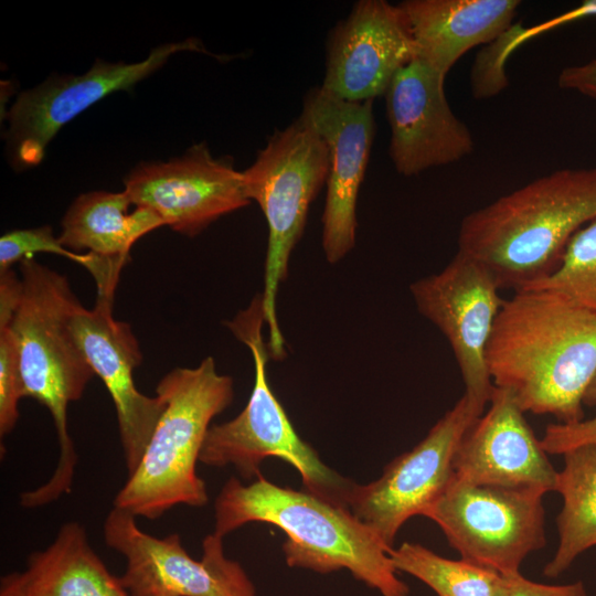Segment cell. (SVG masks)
<instances>
[{
  "label": "cell",
  "instance_id": "1",
  "mask_svg": "<svg viewBox=\"0 0 596 596\" xmlns=\"http://www.w3.org/2000/svg\"><path fill=\"white\" fill-rule=\"evenodd\" d=\"M486 360L493 385L524 413L577 423L596 375V315L555 291L515 290L501 306Z\"/></svg>",
  "mask_w": 596,
  "mask_h": 596
},
{
  "label": "cell",
  "instance_id": "2",
  "mask_svg": "<svg viewBox=\"0 0 596 596\" xmlns=\"http://www.w3.org/2000/svg\"><path fill=\"white\" fill-rule=\"evenodd\" d=\"M214 519V533L222 538L249 522L277 526L286 534L283 551L290 567L320 574L344 568L382 596H409L392 549L348 508L306 490L277 486L262 473L248 485L232 477L215 499Z\"/></svg>",
  "mask_w": 596,
  "mask_h": 596
},
{
  "label": "cell",
  "instance_id": "3",
  "mask_svg": "<svg viewBox=\"0 0 596 596\" xmlns=\"http://www.w3.org/2000/svg\"><path fill=\"white\" fill-rule=\"evenodd\" d=\"M596 220V168L538 178L466 215L458 252L481 263L500 289L549 277L572 237Z\"/></svg>",
  "mask_w": 596,
  "mask_h": 596
},
{
  "label": "cell",
  "instance_id": "4",
  "mask_svg": "<svg viewBox=\"0 0 596 596\" xmlns=\"http://www.w3.org/2000/svg\"><path fill=\"white\" fill-rule=\"evenodd\" d=\"M20 270L21 297L9 327L19 348L22 394L47 408L60 449L50 479L20 496L22 507L39 508L71 492L78 457L67 408L83 396L95 373L72 330L82 304L67 278L34 257L21 260Z\"/></svg>",
  "mask_w": 596,
  "mask_h": 596
},
{
  "label": "cell",
  "instance_id": "5",
  "mask_svg": "<svg viewBox=\"0 0 596 596\" xmlns=\"http://www.w3.org/2000/svg\"><path fill=\"white\" fill-rule=\"evenodd\" d=\"M156 393L166 408L136 470L114 499L115 508L148 520H157L179 504L207 503L196 465L212 419L233 402L234 385L207 356L195 368L171 370Z\"/></svg>",
  "mask_w": 596,
  "mask_h": 596
},
{
  "label": "cell",
  "instance_id": "6",
  "mask_svg": "<svg viewBox=\"0 0 596 596\" xmlns=\"http://www.w3.org/2000/svg\"><path fill=\"white\" fill-rule=\"evenodd\" d=\"M265 323L260 295L226 322L252 352L254 385L245 408L235 418L211 425L199 461L214 468L233 466L242 478L249 480L260 473L265 459L275 457L299 472L304 490L347 508L354 482L323 464L318 453L300 438L268 384L269 352L262 333Z\"/></svg>",
  "mask_w": 596,
  "mask_h": 596
},
{
  "label": "cell",
  "instance_id": "7",
  "mask_svg": "<svg viewBox=\"0 0 596 596\" xmlns=\"http://www.w3.org/2000/svg\"><path fill=\"white\" fill-rule=\"evenodd\" d=\"M329 166L326 141L300 114L285 129L276 130L255 162L242 171L246 196L258 203L268 225L260 298L269 331L267 348L274 360L285 356L277 294L288 275L289 258L304 232L309 206L327 182Z\"/></svg>",
  "mask_w": 596,
  "mask_h": 596
},
{
  "label": "cell",
  "instance_id": "8",
  "mask_svg": "<svg viewBox=\"0 0 596 596\" xmlns=\"http://www.w3.org/2000/svg\"><path fill=\"white\" fill-rule=\"evenodd\" d=\"M532 488L473 485L451 479L424 512L460 558L505 575L546 544L543 497Z\"/></svg>",
  "mask_w": 596,
  "mask_h": 596
},
{
  "label": "cell",
  "instance_id": "9",
  "mask_svg": "<svg viewBox=\"0 0 596 596\" xmlns=\"http://www.w3.org/2000/svg\"><path fill=\"white\" fill-rule=\"evenodd\" d=\"M485 411L462 395L411 450L376 480L353 483L347 508L389 547L412 517L422 515L447 489L461 438Z\"/></svg>",
  "mask_w": 596,
  "mask_h": 596
},
{
  "label": "cell",
  "instance_id": "10",
  "mask_svg": "<svg viewBox=\"0 0 596 596\" xmlns=\"http://www.w3.org/2000/svg\"><path fill=\"white\" fill-rule=\"evenodd\" d=\"M108 547L126 561L121 585L130 596H256L242 567L224 554L223 538L203 540V555L194 560L179 534L158 538L143 532L131 513L113 508L104 522Z\"/></svg>",
  "mask_w": 596,
  "mask_h": 596
},
{
  "label": "cell",
  "instance_id": "11",
  "mask_svg": "<svg viewBox=\"0 0 596 596\" xmlns=\"http://www.w3.org/2000/svg\"><path fill=\"white\" fill-rule=\"evenodd\" d=\"M181 51L209 53L201 41L187 39L160 45L136 63L97 58L85 74L51 75L42 84L20 93L8 113L6 134L12 167L23 170L41 163L46 146L65 124L105 96L130 89Z\"/></svg>",
  "mask_w": 596,
  "mask_h": 596
},
{
  "label": "cell",
  "instance_id": "12",
  "mask_svg": "<svg viewBox=\"0 0 596 596\" xmlns=\"http://www.w3.org/2000/svg\"><path fill=\"white\" fill-rule=\"evenodd\" d=\"M490 272L457 251L437 274L411 285L422 316L447 339L465 385L464 395L485 411L494 390L486 354L504 301Z\"/></svg>",
  "mask_w": 596,
  "mask_h": 596
},
{
  "label": "cell",
  "instance_id": "13",
  "mask_svg": "<svg viewBox=\"0 0 596 596\" xmlns=\"http://www.w3.org/2000/svg\"><path fill=\"white\" fill-rule=\"evenodd\" d=\"M124 183L132 205L151 210L166 226L190 237L251 203L242 171L228 157L214 158L204 143L167 162L140 163Z\"/></svg>",
  "mask_w": 596,
  "mask_h": 596
},
{
  "label": "cell",
  "instance_id": "14",
  "mask_svg": "<svg viewBox=\"0 0 596 596\" xmlns=\"http://www.w3.org/2000/svg\"><path fill=\"white\" fill-rule=\"evenodd\" d=\"M445 77L415 57L395 74L384 94L390 157L405 177L457 162L473 150L468 127L447 102Z\"/></svg>",
  "mask_w": 596,
  "mask_h": 596
},
{
  "label": "cell",
  "instance_id": "15",
  "mask_svg": "<svg viewBox=\"0 0 596 596\" xmlns=\"http://www.w3.org/2000/svg\"><path fill=\"white\" fill-rule=\"evenodd\" d=\"M415 57V42L400 6L361 0L330 33L320 87L343 100H373Z\"/></svg>",
  "mask_w": 596,
  "mask_h": 596
},
{
  "label": "cell",
  "instance_id": "16",
  "mask_svg": "<svg viewBox=\"0 0 596 596\" xmlns=\"http://www.w3.org/2000/svg\"><path fill=\"white\" fill-rule=\"evenodd\" d=\"M372 102H348L321 87L309 91L301 114L329 149L322 247L336 264L354 246L356 200L375 132Z\"/></svg>",
  "mask_w": 596,
  "mask_h": 596
},
{
  "label": "cell",
  "instance_id": "17",
  "mask_svg": "<svg viewBox=\"0 0 596 596\" xmlns=\"http://www.w3.org/2000/svg\"><path fill=\"white\" fill-rule=\"evenodd\" d=\"M113 300L97 297L93 309L78 308L72 320L75 339L116 408L127 473L137 468L166 408L159 395L136 386L132 372L141 363L138 341L126 322L113 317Z\"/></svg>",
  "mask_w": 596,
  "mask_h": 596
},
{
  "label": "cell",
  "instance_id": "18",
  "mask_svg": "<svg viewBox=\"0 0 596 596\" xmlns=\"http://www.w3.org/2000/svg\"><path fill=\"white\" fill-rule=\"evenodd\" d=\"M524 414L509 391L494 386L488 408L461 438L454 459V479L555 491L558 471Z\"/></svg>",
  "mask_w": 596,
  "mask_h": 596
},
{
  "label": "cell",
  "instance_id": "19",
  "mask_svg": "<svg viewBox=\"0 0 596 596\" xmlns=\"http://www.w3.org/2000/svg\"><path fill=\"white\" fill-rule=\"evenodd\" d=\"M519 0H405L416 57L446 76L472 47L493 42L508 29Z\"/></svg>",
  "mask_w": 596,
  "mask_h": 596
},
{
  "label": "cell",
  "instance_id": "20",
  "mask_svg": "<svg viewBox=\"0 0 596 596\" xmlns=\"http://www.w3.org/2000/svg\"><path fill=\"white\" fill-rule=\"evenodd\" d=\"M132 205L123 192L91 191L77 196L62 220L58 236L72 252L87 251L119 270L130 260L132 245L149 232L166 226L149 209Z\"/></svg>",
  "mask_w": 596,
  "mask_h": 596
},
{
  "label": "cell",
  "instance_id": "21",
  "mask_svg": "<svg viewBox=\"0 0 596 596\" xmlns=\"http://www.w3.org/2000/svg\"><path fill=\"white\" fill-rule=\"evenodd\" d=\"M26 596H130L88 542L84 526L63 524L54 541L32 553L23 572Z\"/></svg>",
  "mask_w": 596,
  "mask_h": 596
},
{
  "label": "cell",
  "instance_id": "22",
  "mask_svg": "<svg viewBox=\"0 0 596 596\" xmlns=\"http://www.w3.org/2000/svg\"><path fill=\"white\" fill-rule=\"evenodd\" d=\"M556 489L563 507L556 518L560 542L543 575L557 577L574 560L596 545V445H583L563 454Z\"/></svg>",
  "mask_w": 596,
  "mask_h": 596
},
{
  "label": "cell",
  "instance_id": "23",
  "mask_svg": "<svg viewBox=\"0 0 596 596\" xmlns=\"http://www.w3.org/2000/svg\"><path fill=\"white\" fill-rule=\"evenodd\" d=\"M397 572L414 576L437 596H501L503 576L466 560L446 558L418 543L404 542L390 552Z\"/></svg>",
  "mask_w": 596,
  "mask_h": 596
},
{
  "label": "cell",
  "instance_id": "24",
  "mask_svg": "<svg viewBox=\"0 0 596 596\" xmlns=\"http://www.w3.org/2000/svg\"><path fill=\"white\" fill-rule=\"evenodd\" d=\"M524 288L558 292L596 315V220L572 237L549 277Z\"/></svg>",
  "mask_w": 596,
  "mask_h": 596
},
{
  "label": "cell",
  "instance_id": "25",
  "mask_svg": "<svg viewBox=\"0 0 596 596\" xmlns=\"http://www.w3.org/2000/svg\"><path fill=\"white\" fill-rule=\"evenodd\" d=\"M36 253H47L67 257L85 267L88 272L94 268L95 258L92 254L75 253L62 245L55 237L50 225L34 228L14 230L0 238V272L11 269L15 263L33 258Z\"/></svg>",
  "mask_w": 596,
  "mask_h": 596
},
{
  "label": "cell",
  "instance_id": "26",
  "mask_svg": "<svg viewBox=\"0 0 596 596\" xmlns=\"http://www.w3.org/2000/svg\"><path fill=\"white\" fill-rule=\"evenodd\" d=\"M23 397L20 354L9 326L0 327V435L10 434L19 419Z\"/></svg>",
  "mask_w": 596,
  "mask_h": 596
},
{
  "label": "cell",
  "instance_id": "27",
  "mask_svg": "<svg viewBox=\"0 0 596 596\" xmlns=\"http://www.w3.org/2000/svg\"><path fill=\"white\" fill-rule=\"evenodd\" d=\"M584 405L596 406V375L585 394ZM540 441L547 454L556 455L578 446L596 445V415L573 424H550Z\"/></svg>",
  "mask_w": 596,
  "mask_h": 596
},
{
  "label": "cell",
  "instance_id": "28",
  "mask_svg": "<svg viewBox=\"0 0 596 596\" xmlns=\"http://www.w3.org/2000/svg\"><path fill=\"white\" fill-rule=\"evenodd\" d=\"M502 576L501 596H588L582 582L547 585L528 579L520 572Z\"/></svg>",
  "mask_w": 596,
  "mask_h": 596
},
{
  "label": "cell",
  "instance_id": "29",
  "mask_svg": "<svg viewBox=\"0 0 596 596\" xmlns=\"http://www.w3.org/2000/svg\"><path fill=\"white\" fill-rule=\"evenodd\" d=\"M596 17V0L583 1L576 8L560 14L549 21L533 25L530 28H522L521 25H514L511 40V49L514 50L523 42L543 33L550 31L560 25L573 22L575 20Z\"/></svg>",
  "mask_w": 596,
  "mask_h": 596
},
{
  "label": "cell",
  "instance_id": "30",
  "mask_svg": "<svg viewBox=\"0 0 596 596\" xmlns=\"http://www.w3.org/2000/svg\"><path fill=\"white\" fill-rule=\"evenodd\" d=\"M558 86L596 98V58L563 68L558 76Z\"/></svg>",
  "mask_w": 596,
  "mask_h": 596
},
{
  "label": "cell",
  "instance_id": "31",
  "mask_svg": "<svg viewBox=\"0 0 596 596\" xmlns=\"http://www.w3.org/2000/svg\"><path fill=\"white\" fill-rule=\"evenodd\" d=\"M21 290V278L12 269L0 272V327L9 326L12 321Z\"/></svg>",
  "mask_w": 596,
  "mask_h": 596
},
{
  "label": "cell",
  "instance_id": "32",
  "mask_svg": "<svg viewBox=\"0 0 596 596\" xmlns=\"http://www.w3.org/2000/svg\"><path fill=\"white\" fill-rule=\"evenodd\" d=\"M0 596H26L23 572H12L1 577Z\"/></svg>",
  "mask_w": 596,
  "mask_h": 596
}]
</instances>
